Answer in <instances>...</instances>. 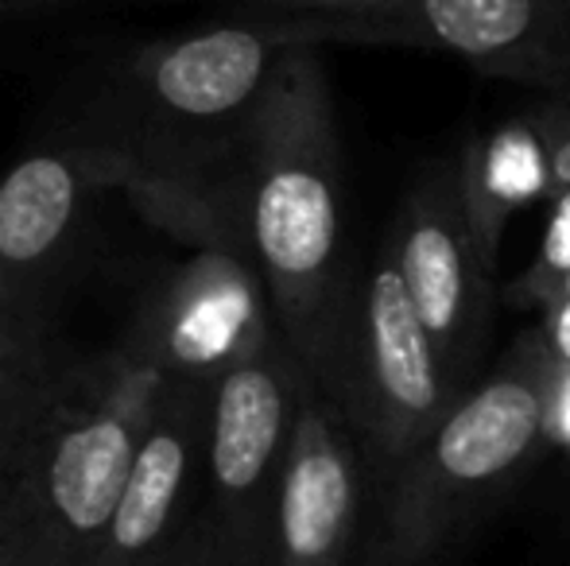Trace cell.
<instances>
[{"instance_id": "obj_1", "label": "cell", "mask_w": 570, "mask_h": 566, "mask_svg": "<svg viewBox=\"0 0 570 566\" xmlns=\"http://www.w3.org/2000/svg\"><path fill=\"white\" fill-rule=\"evenodd\" d=\"M253 249L295 361L331 385L345 322L342 167L331 93L315 47L279 62L256 101Z\"/></svg>"}, {"instance_id": "obj_2", "label": "cell", "mask_w": 570, "mask_h": 566, "mask_svg": "<svg viewBox=\"0 0 570 566\" xmlns=\"http://www.w3.org/2000/svg\"><path fill=\"white\" fill-rule=\"evenodd\" d=\"M551 354L524 330L376 497L361 566H443L548 450Z\"/></svg>"}, {"instance_id": "obj_3", "label": "cell", "mask_w": 570, "mask_h": 566, "mask_svg": "<svg viewBox=\"0 0 570 566\" xmlns=\"http://www.w3.org/2000/svg\"><path fill=\"white\" fill-rule=\"evenodd\" d=\"M323 388L357 435L376 493L465 396L415 315L389 237L373 252L365 291L345 322L338 369Z\"/></svg>"}, {"instance_id": "obj_4", "label": "cell", "mask_w": 570, "mask_h": 566, "mask_svg": "<svg viewBox=\"0 0 570 566\" xmlns=\"http://www.w3.org/2000/svg\"><path fill=\"white\" fill-rule=\"evenodd\" d=\"M148 427V400L132 385L101 404H55L16 469L39 566L98 563Z\"/></svg>"}, {"instance_id": "obj_5", "label": "cell", "mask_w": 570, "mask_h": 566, "mask_svg": "<svg viewBox=\"0 0 570 566\" xmlns=\"http://www.w3.org/2000/svg\"><path fill=\"white\" fill-rule=\"evenodd\" d=\"M307 369L292 349L268 346L218 377L210 411L214 528L229 566H272L276 497Z\"/></svg>"}, {"instance_id": "obj_6", "label": "cell", "mask_w": 570, "mask_h": 566, "mask_svg": "<svg viewBox=\"0 0 570 566\" xmlns=\"http://www.w3.org/2000/svg\"><path fill=\"white\" fill-rule=\"evenodd\" d=\"M315 43L420 47L528 90L570 93V0H396L368 20H307Z\"/></svg>"}, {"instance_id": "obj_7", "label": "cell", "mask_w": 570, "mask_h": 566, "mask_svg": "<svg viewBox=\"0 0 570 566\" xmlns=\"http://www.w3.org/2000/svg\"><path fill=\"white\" fill-rule=\"evenodd\" d=\"M389 245L412 307L435 354L462 393L478 385L493 310V268L485 265L458 198L454 167H431L400 206Z\"/></svg>"}, {"instance_id": "obj_8", "label": "cell", "mask_w": 570, "mask_h": 566, "mask_svg": "<svg viewBox=\"0 0 570 566\" xmlns=\"http://www.w3.org/2000/svg\"><path fill=\"white\" fill-rule=\"evenodd\" d=\"M365 454L342 408L307 373L276 497L272 566H361Z\"/></svg>"}, {"instance_id": "obj_9", "label": "cell", "mask_w": 570, "mask_h": 566, "mask_svg": "<svg viewBox=\"0 0 570 566\" xmlns=\"http://www.w3.org/2000/svg\"><path fill=\"white\" fill-rule=\"evenodd\" d=\"M299 47H318L307 20L214 28L164 51L151 67V90L171 113L226 117L253 98L261 101L279 62Z\"/></svg>"}, {"instance_id": "obj_10", "label": "cell", "mask_w": 570, "mask_h": 566, "mask_svg": "<svg viewBox=\"0 0 570 566\" xmlns=\"http://www.w3.org/2000/svg\"><path fill=\"white\" fill-rule=\"evenodd\" d=\"M454 175L473 241H478L485 265L497 272V252H501L509 221L540 198L551 202L556 195L548 151L532 125V113L470 129L462 151H458Z\"/></svg>"}, {"instance_id": "obj_11", "label": "cell", "mask_w": 570, "mask_h": 566, "mask_svg": "<svg viewBox=\"0 0 570 566\" xmlns=\"http://www.w3.org/2000/svg\"><path fill=\"white\" fill-rule=\"evenodd\" d=\"M190 446L195 435L183 411H164V419H151L136 450L114 528L94 566H148L175 544V536L187 528L179 524V508L190 477Z\"/></svg>"}, {"instance_id": "obj_12", "label": "cell", "mask_w": 570, "mask_h": 566, "mask_svg": "<svg viewBox=\"0 0 570 566\" xmlns=\"http://www.w3.org/2000/svg\"><path fill=\"white\" fill-rule=\"evenodd\" d=\"M272 341L264 330L261 284L233 257H206L179 291L171 322V357L183 369H222L264 354Z\"/></svg>"}, {"instance_id": "obj_13", "label": "cell", "mask_w": 570, "mask_h": 566, "mask_svg": "<svg viewBox=\"0 0 570 566\" xmlns=\"http://www.w3.org/2000/svg\"><path fill=\"white\" fill-rule=\"evenodd\" d=\"M78 182L62 159L31 156L0 182V260L31 265L59 245L75 214Z\"/></svg>"}, {"instance_id": "obj_14", "label": "cell", "mask_w": 570, "mask_h": 566, "mask_svg": "<svg viewBox=\"0 0 570 566\" xmlns=\"http://www.w3.org/2000/svg\"><path fill=\"white\" fill-rule=\"evenodd\" d=\"M62 400L59 373L0 338V474H16L31 438Z\"/></svg>"}, {"instance_id": "obj_15", "label": "cell", "mask_w": 570, "mask_h": 566, "mask_svg": "<svg viewBox=\"0 0 570 566\" xmlns=\"http://www.w3.org/2000/svg\"><path fill=\"white\" fill-rule=\"evenodd\" d=\"M570 291V190L551 195V218L540 252L504 287V302L517 310H548Z\"/></svg>"}, {"instance_id": "obj_16", "label": "cell", "mask_w": 570, "mask_h": 566, "mask_svg": "<svg viewBox=\"0 0 570 566\" xmlns=\"http://www.w3.org/2000/svg\"><path fill=\"white\" fill-rule=\"evenodd\" d=\"M532 125L543 140L556 190H570V93H548L532 109Z\"/></svg>"}, {"instance_id": "obj_17", "label": "cell", "mask_w": 570, "mask_h": 566, "mask_svg": "<svg viewBox=\"0 0 570 566\" xmlns=\"http://www.w3.org/2000/svg\"><path fill=\"white\" fill-rule=\"evenodd\" d=\"M148 566H229V563H226V547H222L218 528H214L210 516H203V520H190L187 528L175 536V544Z\"/></svg>"}, {"instance_id": "obj_18", "label": "cell", "mask_w": 570, "mask_h": 566, "mask_svg": "<svg viewBox=\"0 0 570 566\" xmlns=\"http://www.w3.org/2000/svg\"><path fill=\"white\" fill-rule=\"evenodd\" d=\"M272 8H284L287 20H368V16H381L384 8H392L396 0H264Z\"/></svg>"}, {"instance_id": "obj_19", "label": "cell", "mask_w": 570, "mask_h": 566, "mask_svg": "<svg viewBox=\"0 0 570 566\" xmlns=\"http://www.w3.org/2000/svg\"><path fill=\"white\" fill-rule=\"evenodd\" d=\"M28 536V500L16 474H0V566H12Z\"/></svg>"}, {"instance_id": "obj_20", "label": "cell", "mask_w": 570, "mask_h": 566, "mask_svg": "<svg viewBox=\"0 0 570 566\" xmlns=\"http://www.w3.org/2000/svg\"><path fill=\"white\" fill-rule=\"evenodd\" d=\"M548 446L570 454V369L551 365L548 385Z\"/></svg>"}, {"instance_id": "obj_21", "label": "cell", "mask_w": 570, "mask_h": 566, "mask_svg": "<svg viewBox=\"0 0 570 566\" xmlns=\"http://www.w3.org/2000/svg\"><path fill=\"white\" fill-rule=\"evenodd\" d=\"M540 334H543V341H548L551 365H567L570 369V295L559 299L556 307L543 310Z\"/></svg>"}, {"instance_id": "obj_22", "label": "cell", "mask_w": 570, "mask_h": 566, "mask_svg": "<svg viewBox=\"0 0 570 566\" xmlns=\"http://www.w3.org/2000/svg\"><path fill=\"white\" fill-rule=\"evenodd\" d=\"M12 566H39L36 547H31V528H28V536H23V547H20V555L12 559Z\"/></svg>"}, {"instance_id": "obj_23", "label": "cell", "mask_w": 570, "mask_h": 566, "mask_svg": "<svg viewBox=\"0 0 570 566\" xmlns=\"http://www.w3.org/2000/svg\"><path fill=\"white\" fill-rule=\"evenodd\" d=\"M31 4H51V0H0V12L4 8H31Z\"/></svg>"}, {"instance_id": "obj_24", "label": "cell", "mask_w": 570, "mask_h": 566, "mask_svg": "<svg viewBox=\"0 0 570 566\" xmlns=\"http://www.w3.org/2000/svg\"><path fill=\"white\" fill-rule=\"evenodd\" d=\"M567 295H570V291H567ZM567 295H563V299H567Z\"/></svg>"}]
</instances>
